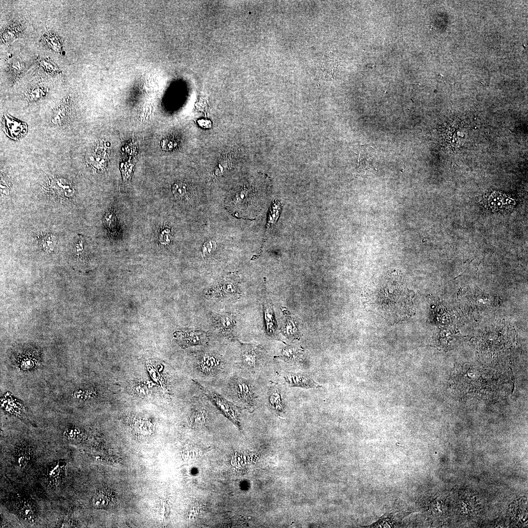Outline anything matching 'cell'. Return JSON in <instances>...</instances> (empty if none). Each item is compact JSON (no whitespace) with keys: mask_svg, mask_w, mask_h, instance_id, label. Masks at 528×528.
I'll return each instance as SVG.
<instances>
[{"mask_svg":"<svg viewBox=\"0 0 528 528\" xmlns=\"http://www.w3.org/2000/svg\"><path fill=\"white\" fill-rule=\"evenodd\" d=\"M214 298L238 297L240 294L238 280L233 277L226 276L206 292Z\"/></svg>","mask_w":528,"mask_h":528,"instance_id":"277c9868","label":"cell"},{"mask_svg":"<svg viewBox=\"0 0 528 528\" xmlns=\"http://www.w3.org/2000/svg\"><path fill=\"white\" fill-rule=\"evenodd\" d=\"M205 394L220 411L235 424L240 425L238 407L215 392L207 390Z\"/></svg>","mask_w":528,"mask_h":528,"instance_id":"5b68a950","label":"cell"},{"mask_svg":"<svg viewBox=\"0 0 528 528\" xmlns=\"http://www.w3.org/2000/svg\"><path fill=\"white\" fill-rule=\"evenodd\" d=\"M9 115H3L4 120V127L5 132L8 133V135L13 138H18L24 135L26 132V128H17L25 126V124H22L11 118Z\"/></svg>","mask_w":528,"mask_h":528,"instance_id":"ffe728a7","label":"cell"},{"mask_svg":"<svg viewBox=\"0 0 528 528\" xmlns=\"http://www.w3.org/2000/svg\"><path fill=\"white\" fill-rule=\"evenodd\" d=\"M32 456V448L28 445L17 446L14 453L17 465L21 469L25 468L29 463Z\"/></svg>","mask_w":528,"mask_h":528,"instance_id":"ac0fdd59","label":"cell"},{"mask_svg":"<svg viewBox=\"0 0 528 528\" xmlns=\"http://www.w3.org/2000/svg\"><path fill=\"white\" fill-rule=\"evenodd\" d=\"M20 498L16 502V509L18 513L25 520L34 524L37 518V511L34 505L30 501Z\"/></svg>","mask_w":528,"mask_h":528,"instance_id":"9a60e30c","label":"cell"},{"mask_svg":"<svg viewBox=\"0 0 528 528\" xmlns=\"http://www.w3.org/2000/svg\"><path fill=\"white\" fill-rule=\"evenodd\" d=\"M264 310L266 332L269 336L274 337L276 334V326L271 306L269 303L266 304Z\"/></svg>","mask_w":528,"mask_h":528,"instance_id":"603a6c76","label":"cell"},{"mask_svg":"<svg viewBox=\"0 0 528 528\" xmlns=\"http://www.w3.org/2000/svg\"><path fill=\"white\" fill-rule=\"evenodd\" d=\"M73 103L70 97L64 98L53 112L51 121L54 125L62 126L68 123L74 113Z\"/></svg>","mask_w":528,"mask_h":528,"instance_id":"52a82bcc","label":"cell"},{"mask_svg":"<svg viewBox=\"0 0 528 528\" xmlns=\"http://www.w3.org/2000/svg\"><path fill=\"white\" fill-rule=\"evenodd\" d=\"M240 357L242 367L250 371L258 369L262 362L261 351L253 345H242Z\"/></svg>","mask_w":528,"mask_h":528,"instance_id":"8992f818","label":"cell"},{"mask_svg":"<svg viewBox=\"0 0 528 528\" xmlns=\"http://www.w3.org/2000/svg\"><path fill=\"white\" fill-rule=\"evenodd\" d=\"M229 390L240 404L247 409H254L257 397L254 387L249 380L240 377L234 378L229 383Z\"/></svg>","mask_w":528,"mask_h":528,"instance_id":"7a4b0ae2","label":"cell"},{"mask_svg":"<svg viewBox=\"0 0 528 528\" xmlns=\"http://www.w3.org/2000/svg\"><path fill=\"white\" fill-rule=\"evenodd\" d=\"M88 238L82 235L77 236L72 243L70 263L73 267L79 271H84L91 266L93 245Z\"/></svg>","mask_w":528,"mask_h":528,"instance_id":"6da1fadb","label":"cell"},{"mask_svg":"<svg viewBox=\"0 0 528 528\" xmlns=\"http://www.w3.org/2000/svg\"><path fill=\"white\" fill-rule=\"evenodd\" d=\"M37 61L38 68H40L42 72L51 75L56 76L60 74L61 71L50 61L40 58Z\"/></svg>","mask_w":528,"mask_h":528,"instance_id":"cb8c5ba5","label":"cell"},{"mask_svg":"<svg viewBox=\"0 0 528 528\" xmlns=\"http://www.w3.org/2000/svg\"><path fill=\"white\" fill-rule=\"evenodd\" d=\"M179 344L182 347L203 345L208 341L206 333L203 331L186 330L179 331L176 335Z\"/></svg>","mask_w":528,"mask_h":528,"instance_id":"ba28073f","label":"cell"},{"mask_svg":"<svg viewBox=\"0 0 528 528\" xmlns=\"http://www.w3.org/2000/svg\"><path fill=\"white\" fill-rule=\"evenodd\" d=\"M172 191L177 198H182L187 193L186 185L182 182H176L172 186Z\"/></svg>","mask_w":528,"mask_h":528,"instance_id":"83f0119b","label":"cell"},{"mask_svg":"<svg viewBox=\"0 0 528 528\" xmlns=\"http://www.w3.org/2000/svg\"><path fill=\"white\" fill-rule=\"evenodd\" d=\"M48 187L50 192L59 198H70L74 193L72 184L68 180L61 177L52 178Z\"/></svg>","mask_w":528,"mask_h":528,"instance_id":"9c48e42d","label":"cell"},{"mask_svg":"<svg viewBox=\"0 0 528 528\" xmlns=\"http://www.w3.org/2000/svg\"><path fill=\"white\" fill-rule=\"evenodd\" d=\"M487 205L496 211H503L510 209L514 204L513 200L505 195L499 193H494L489 196L486 200Z\"/></svg>","mask_w":528,"mask_h":528,"instance_id":"4fadbf2b","label":"cell"},{"mask_svg":"<svg viewBox=\"0 0 528 528\" xmlns=\"http://www.w3.org/2000/svg\"><path fill=\"white\" fill-rule=\"evenodd\" d=\"M217 247L216 242L213 240H208L204 242L202 246V254L204 257L210 256L213 253Z\"/></svg>","mask_w":528,"mask_h":528,"instance_id":"f1b7e54d","label":"cell"},{"mask_svg":"<svg viewBox=\"0 0 528 528\" xmlns=\"http://www.w3.org/2000/svg\"><path fill=\"white\" fill-rule=\"evenodd\" d=\"M284 378L286 382L291 387L306 389L318 388L321 386L309 375L302 373L286 372Z\"/></svg>","mask_w":528,"mask_h":528,"instance_id":"30bf717a","label":"cell"},{"mask_svg":"<svg viewBox=\"0 0 528 528\" xmlns=\"http://www.w3.org/2000/svg\"><path fill=\"white\" fill-rule=\"evenodd\" d=\"M280 357L286 362L297 363L301 361L303 354L301 350L294 347L287 346L282 349Z\"/></svg>","mask_w":528,"mask_h":528,"instance_id":"7402d4cb","label":"cell"},{"mask_svg":"<svg viewBox=\"0 0 528 528\" xmlns=\"http://www.w3.org/2000/svg\"><path fill=\"white\" fill-rule=\"evenodd\" d=\"M22 30V24L21 22L16 21L10 22L1 32V43L12 42L19 36Z\"/></svg>","mask_w":528,"mask_h":528,"instance_id":"d6986e66","label":"cell"},{"mask_svg":"<svg viewBox=\"0 0 528 528\" xmlns=\"http://www.w3.org/2000/svg\"><path fill=\"white\" fill-rule=\"evenodd\" d=\"M25 68V64L21 60H13L8 66L7 74L9 80L13 83L16 81L22 75Z\"/></svg>","mask_w":528,"mask_h":528,"instance_id":"44dd1931","label":"cell"},{"mask_svg":"<svg viewBox=\"0 0 528 528\" xmlns=\"http://www.w3.org/2000/svg\"><path fill=\"white\" fill-rule=\"evenodd\" d=\"M235 318L230 313L217 315L215 318L216 327L219 332L225 336L229 335L235 327Z\"/></svg>","mask_w":528,"mask_h":528,"instance_id":"2e32d148","label":"cell"},{"mask_svg":"<svg viewBox=\"0 0 528 528\" xmlns=\"http://www.w3.org/2000/svg\"><path fill=\"white\" fill-rule=\"evenodd\" d=\"M43 247L46 250H52L56 242V238L52 235L44 236L41 241Z\"/></svg>","mask_w":528,"mask_h":528,"instance_id":"484cf974","label":"cell"},{"mask_svg":"<svg viewBox=\"0 0 528 528\" xmlns=\"http://www.w3.org/2000/svg\"><path fill=\"white\" fill-rule=\"evenodd\" d=\"M171 238L172 235L170 230L165 229L160 232L159 241L162 244H167L171 241Z\"/></svg>","mask_w":528,"mask_h":528,"instance_id":"4dcf8cb0","label":"cell"},{"mask_svg":"<svg viewBox=\"0 0 528 528\" xmlns=\"http://www.w3.org/2000/svg\"><path fill=\"white\" fill-rule=\"evenodd\" d=\"M224 366L222 357L215 353L202 352L196 359V370L202 376H214L222 370Z\"/></svg>","mask_w":528,"mask_h":528,"instance_id":"3957f363","label":"cell"},{"mask_svg":"<svg viewBox=\"0 0 528 528\" xmlns=\"http://www.w3.org/2000/svg\"><path fill=\"white\" fill-rule=\"evenodd\" d=\"M46 89L39 86H36L31 88L27 92V98L30 101H37L42 98L46 94Z\"/></svg>","mask_w":528,"mask_h":528,"instance_id":"d4e9b609","label":"cell"},{"mask_svg":"<svg viewBox=\"0 0 528 528\" xmlns=\"http://www.w3.org/2000/svg\"><path fill=\"white\" fill-rule=\"evenodd\" d=\"M66 463L62 460L51 464L47 470V478L49 484L54 486L60 484L64 478Z\"/></svg>","mask_w":528,"mask_h":528,"instance_id":"5bb4252c","label":"cell"},{"mask_svg":"<svg viewBox=\"0 0 528 528\" xmlns=\"http://www.w3.org/2000/svg\"><path fill=\"white\" fill-rule=\"evenodd\" d=\"M95 147L88 153L87 162L89 165L98 170H103L107 165L108 156L103 146L97 144Z\"/></svg>","mask_w":528,"mask_h":528,"instance_id":"7c38bea8","label":"cell"},{"mask_svg":"<svg viewBox=\"0 0 528 528\" xmlns=\"http://www.w3.org/2000/svg\"><path fill=\"white\" fill-rule=\"evenodd\" d=\"M59 526L60 527H77L76 522L73 520L70 519H64L62 522L60 523Z\"/></svg>","mask_w":528,"mask_h":528,"instance_id":"1f68e13d","label":"cell"},{"mask_svg":"<svg viewBox=\"0 0 528 528\" xmlns=\"http://www.w3.org/2000/svg\"><path fill=\"white\" fill-rule=\"evenodd\" d=\"M268 401L271 409L278 415L283 416L285 413V405L280 391L276 387L268 392Z\"/></svg>","mask_w":528,"mask_h":528,"instance_id":"e0dca14e","label":"cell"},{"mask_svg":"<svg viewBox=\"0 0 528 528\" xmlns=\"http://www.w3.org/2000/svg\"><path fill=\"white\" fill-rule=\"evenodd\" d=\"M44 35L45 36V40L47 41V43L49 44L48 45H49L50 47L60 53L62 49V44L56 36L53 35L52 36V35L49 34V38H48V36H47L46 34Z\"/></svg>","mask_w":528,"mask_h":528,"instance_id":"4316f807","label":"cell"},{"mask_svg":"<svg viewBox=\"0 0 528 528\" xmlns=\"http://www.w3.org/2000/svg\"><path fill=\"white\" fill-rule=\"evenodd\" d=\"M163 143L162 147L166 148L168 150H170L173 147V144L171 141L163 140Z\"/></svg>","mask_w":528,"mask_h":528,"instance_id":"d6a6232c","label":"cell"},{"mask_svg":"<svg viewBox=\"0 0 528 528\" xmlns=\"http://www.w3.org/2000/svg\"><path fill=\"white\" fill-rule=\"evenodd\" d=\"M293 325H294L293 322H287L286 326H285L284 332L285 334L289 338H297L299 336L298 331L295 326Z\"/></svg>","mask_w":528,"mask_h":528,"instance_id":"f546056e","label":"cell"},{"mask_svg":"<svg viewBox=\"0 0 528 528\" xmlns=\"http://www.w3.org/2000/svg\"><path fill=\"white\" fill-rule=\"evenodd\" d=\"M114 498L113 492L110 488L102 487L94 492L91 498V504L95 508L105 509L112 504Z\"/></svg>","mask_w":528,"mask_h":528,"instance_id":"8fae6325","label":"cell"}]
</instances>
